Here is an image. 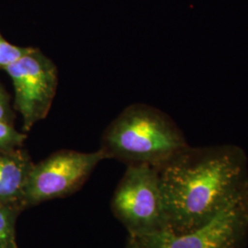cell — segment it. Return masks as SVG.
<instances>
[{
	"label": "cell",
	"instance_id": "6da1fadb",
	"mask_svg": "<svg viewBox=\"0 0 248 248\" xmlns=\"http://www.w3.org/2000/svg\"><path fill=\"white\" fill-rule=\"evenodd\" d=\"M166 228L177 233L212 222L244 199L248 158L235 144L186 146L157 168Z\"/></svg>",
	"mask_w": 248,
	"mask_h": 248
},
{
	"label": "cell",
	"instance_id": "7a4b0ae2",
	"mask_svg": "<svg viewBox=\"0 0 248 248\" xmlns=\"http://www.w3.org/2000/svg\"><path fill=\"white\" fill-rule=\"evenodd\" d=\"M188 145L169 114L155 107L135 103L126 107L107 127L99 149L107 159L157 169Z\"/></svg>",
	"mask_w": 248,
	"mask_h": 248
},
{
	"label": "cell",
	"instance_id": "3957f363",
	"mask_svg": "<svg viewBox=\"0 0 248 248\" xmlns=\"http://www.w3.org/2000/svg\"><path fill=\"white\" fill-rule=\"evenodd\" d=\"M111 208L130 235L142 236L166 228L157 169L148 165L127 166L114 192Z\"/></svg>",
	"mask_w": 248,
	"mask_h": 248
},
{
	"label": "cell",
	"instance_id": "277c9868",
	"mask_svg": "<svg viewBox=\"0 0 248 248\" xmlns=\"http://www.w3.org/2000/svg\"><path fill=\"white\" fill-rule=\"evenodd\" d=\"M14 88L13 107L28 133L50 112L58 87V68L39 48L31 50L4 70Z\"/></svg>",
	"mask_w": 248,
	"mask_h": 248
},
{
	"label": "cell",
	"instance_id": "5b68a950",
	"mask_svg": "<svg viewBox=\"0 0 248 248\" xmlns=\"http://www.w3.org/2000/svg\"><path fill=\"white\" fill-rule=\"evenodd\" d=\"M105 159L100 149L91 153L60 150L34 163L25 187L24 209L76 192Z\"/></svg>",
	"mask_w": 248,
	"mask_h": 248
},
{
	"label": "cell",
	"instance_id": "8992f818",
	"mask_svg": "<svg viewBox=\"0 0 248 248\" xmlns=\"http://www.w3.org/2000/svg\"><path fill=\"white\" fill-rule=\"evenodd\" d=\"M133 237L142 248H244L248 241V211L242 200L196 230L177 233L164 228Z\"/></svg>",
	"mask_w": 248,
	"mask_h": 248
},
{
	"label": "cell",
	"instance_id": "52a82bcc",
	"mask_svg": "<svg viewBox=\"0 0 248 248\" xmlns=\"http://www.w3.org/2000/svg\"><path fill=\"white\" fill-rule=\"evenodd\" d=\"M34 165L30 154L21 147L0 149V202L13 204L23 211L27 182Z\"/></svg>",
	"mask_w": 248,
	"mask_h": 248
},
{
	"label": "cell",
	"instance_id": "ba28073f",
	"mask_svg": "<svg viewBox=\"0 0 248 248\" xmlns=\"http://www.w3.org/2000/svg\"><path fill=\"white\" fill-rule=\"evenodd\" d=\"M22 211L17 205L0 202V248H18L16 222Z\"/></svg>",
	"mask_w": 248,
	"mask_h": 248
},
{
	"label": "cell",
	"instance_id": "9c48e42d",
	"mask_svg": "<svg viewBox=\"0 0 248 248\" xmlns=\"http://www.w3.org/2000/svg\"><path fill=\"white\" fill-rule=\"evenodd\" d=\"M31 48L10 44L0 32V69L5 70L9 64L26 54Z\"/></svg>",
	"mask_w": 248,
	"mask_h": 248
},
{
	"label": "cell",
	"instance_id": "30bf717a",
	"mask_svg": "<svg viewBox=\"0 0 248 248\" xmlns=\"http://www.w3.org/2000/svg\"><path fill=\"white\" fill-rule=\"evenodd\" d=\"M26 139V133L18 131L14 124L0 122V149L21 147Z\"/></svg>",
	"mask_w": 248,
	"mask_h": 248
},
{
	"label": "cell",
	"instance_id": "8fae6325",
	"mask_svg": "<svg viewBox=\"0 0 248 248\" xmlns=\"http://www.w3.org/2000/svg\"><path fill=\"white\" fill-rule=\"evenodd\" d=\"M15 111L13 104L11 103V97L0 81V122L14 124L16 119Z\"/></svg>",
	"mask_w": 248,
	"mask_h": 248
},
{
	"label": "cell",
	"instance_id": "7c38bea8",
	"mask_svg": "<svg viewBox=\"0 0 248 248\" xmlns=\"http://www.w3.org/2000/svg\"><path fill=\"white\" fill-rule=\"evenodd\" d=\"M125 248H142V247L140 246V244L138 243V241L135 237L129 235L125 245Z\"/></svg>",
	"mask_w": 248,
	"mask_h": 248
},
{
	"label": "cell",
	"instance_id": "4fadbf2b",
	"mask_svg": "<svg viewBox=\"0 0 248 248\" xmlns=\"http://www.w3.org/2000/svg\"><path fill=\"white\" fill-rule=\"evenodd\" d=\"M243 201H244V203L246 205V208H247V211H248V186L247 187V189H246V192H245V196H244Z\"/></svg>",
	"mask_w": 248,
	"mask_h": 248
}]
</instances>
